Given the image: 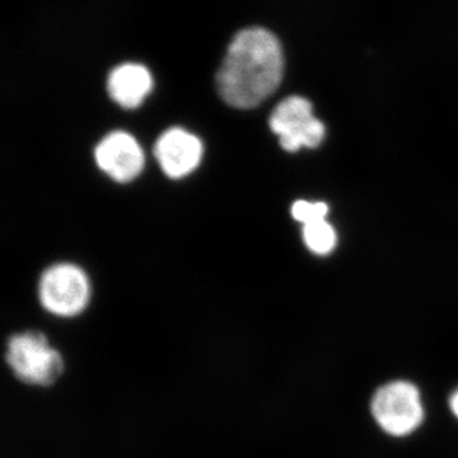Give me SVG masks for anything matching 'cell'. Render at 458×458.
<instances>
[{"instance_id": "obj_1", "label": "cell", "mask_w": 458, "mask_h": 458, "mask_svg": "<svg viewBox=\"0 0 458 458\" xmlns=\"http://www.w3.org/2000/svg\"><path fill=\"white\" fill-rule=\"evenodd\" d=\"M284 55L276 35L260 27L242 30L229 44L216 73V89L229 106L250 110L282 83Z\"/></svg>"}, {"instance_id": "obj_2", "label": "cell", "mask_w": 458, "mask_h": 458, "mask_svg": "<svg viewBox=\"0 0 458 458\" xmlns=\"http://www.w3.org/2000/svg\"><path fill=\"white\" fill-rule=\"evenodd\" d=\"M5 361L18 381L32 387H49L64 370L63 355L38 331H25L9 337Z\"/></svg>"}, {"instance_id": "obj_3", "label": "cell", "mask_w": 458, "mask_h": 458, "mask_svg": "<svg viewBox=\"0 0 458 458\" xmlns=\"http://www.w3.org/2000/svg\"><path fill=\"white\" fill-rule=\"evenodd\" d=\"M370 410L377 424L393 437L409 436L424 420L420 393L408 381H394L379 387L373 394Z\"/></svg>"}, {"instance_id": "obj_4", "label": "cell", "mask_w": 458, "mask_h": 458, "mask_svg": "<svg viewBox=\"0 0 458 458\" xmlns=\"http://www.w3.org/2000/svg\"><path fill=\"white\" fill-rule=\"evenodd\" d=\"M269 125L286 152H298L302 148L315 149L327 137V128L313 114L311 102L301 96L280 101L270 114Z\"/></svg>"}, {"instance_id": "obj_5", "label": "cell", "mask_w": 458, "mask_h": 458, "mask_svg": "<svg viewBox=\"0 0 458 458\" xmlns=\"http://www.w3.org/2000/svg\"><path fill=\"white\" fill-rule=\"evenodd\" d=\"M42 307L57 318H74L89 306V276L73 264H56L42 274L38 285Z\"/></svg>"}, {"instance_id": "obj_6", "label": "cell", "mask_w": 458, "mask_h": 458, "mask_svg": "<svg viewBox=\"0 0 458 458\" xmlns=\"http://www.w3.org/2000/svg\"><path fill=\"white\" fill-rule=\"evenodd\" d=\"M99 170L116 182L126 183L137 179L144 168V152L132 135L114 131L106 135L95 149Z\"/></svg>"}, {"instance_id": "obj_7", "label": "cell", "mask_w": 458, "mask_h": 458, "mask_svg": "<svg viewBox=\"0 0 458 458\" xmlns=\"http://www.w3.org/2000/svg\"><path fill=\"white\" fill-rule=\"evenodd\" d=\"M204 148L197 135L182 128L162 132L156 141L155 156L165 176L179 180L197 170L203 159Z\"/></svg>"}, {"instance_id": "obj_8", "label": "cell", "mask_w": 458, "mask_h": 458, "mask_svg": "<svg viewBox=\"0 0 458 458\" xmlns=\"http://www.w3.org/2000/svg\"><path fill=\"white\" fill-rule=\"evenodd\" d=\"M152 74L146 66L126 63L116 66L107 78V92L114 104L126 110H134L152 92Z\"/></svg>"}, {"instance_id": "obj_9", "label": "cell", "mask_w": 458, "mask_h": 458, "mask_svg": "<svg viewBox=\"0 0 458 458\" xmlns=\"http://www.w3.org/2000/svg\"><path fill=\"white\" fill-rule=\"evenodd\" d=\"M302 236L304 245L315 255L331 254L337 245L335 228L327 222V219H319V221L303 225Z\"/></svg>"}, {"instance_id": "obj_10", "label": "cell", "mask_w": 458, "mask_h": 458, "mask_svg": "<svg viewBox=\"0 0 458 458\" xmlns=\"http://www.w3.org/2000/svg\"><path fill=\"white\" fill-rule=\"evenodd\" d=\"M327 214L328 205L324 201L298 200L292 205V216L302 225L327 219Z\"/></svg>"}, {"instance_id": "obj_11", "label": "cell", "mask_w": 458, "mask_h": 458, "mask_svg": "<svg viewBox=\"0 0 458 458\" xmlns=\"http://www.w3.org/2000/svg\"><path fill=\"white\" fill-rule=\"evenodd\" d=\"M450 408L451 411L454 412V417L458 419V388L451 394L450 397Z\"/></svg>"}]
</instances>
